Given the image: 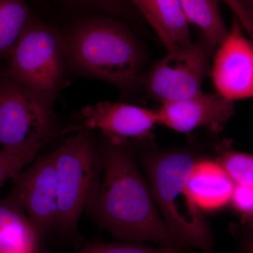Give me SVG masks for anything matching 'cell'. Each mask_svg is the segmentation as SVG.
Masks as SVG:
<instances>
[{
	"mask_svg": "<svg viewBox=\"0 0 253 253\" xmlns=\"http://www.w3.org/2000/svg\"><path fill=\"white\" fill-rule=\"evenodd\" d=\"M197 159L186 150H172L144 156L142 163L158 211L172 236L186 247L212 253L207 223L187 185L190 170Z\"/></svg>",
	"mask_w": 253,
	"mask_h": 253,
	"instance_id": "cell-3",
	"label": "cell"
},
{
	"mask_svg": "<svg viewBox=\"0 0 253 253\" xmlns=\"http://www.w3.org/2000/svg\"><path fill=\"white\" fill-rule=\"evenodd\" d=\"M40 242L15 191L0 200V253H39Z\"/></svg>",
	"mask_w": 253,
	"mask_h": 253,
	"instance_id": "cell-14",
	"label": "cell"
},
{
	"mask_svg": "<svg viewBox=\"0 0 253 253\" xmlns=\"http://www.w3.org/2000/svg\"><path fill=\"white\" fill-rule=\"evenodd\" d=\"M99 147L102 171L86 209L95 222L126 242L186 248L168 229L127 144L104 139Z\"/></svg>",
	"mask_w": 253,
	"mask_h": 253,
	"instance_id": "cell-1",
	"label": "cell"
},
{
	"mask_svg": "<svg viewBox=\"0 0 253 253\" xmlns=\"http://www.w3.org/2000/svg\"><path fill=\"white\" fill-rule=\"evenodd\" d=\"M67 66L126 90L144 83L146 56L127 28L102 17L83 20L64 34Z\"/></svg>",
	"mask_w": 253,
	"mask_h": 253,
	"instance_id": "cell-2",
	"label": "cell"
},
{
	"mask_svg": "<svg viewBox=\"0 0 253 253\" xmlns=\"http://www.w3.org/2000/svg\"><path fill=\"white\" fill-rule=\"evenodd\" d=\"M187 185L191 197L202 211H216L229 204L235 187L220 163L201 158L190 170Z\"/></svg>",
	"mask_w": 253,
	"mask_h": 253,
	"instance_id": "cell-12",
	"label": "cell"
},
{
	"mask_svg": "<svg viewBox=\"0 0 253 253\" xmlns=\"http://www.w3.org/2000/svg\"><path fill=\"white\" fill-rule=\"evenodd\" d=\"M218 0H179L189 23L201 30L203 40L212 49L225 39L228 31L217 4Z\"/></svg>",
	"mask_w": 253,
	"mask_h": 253,
	"instance_id": "cell-15",
	"label": "cell"
},
{
	"mask_svg": "<svg viewBox=\"0 0 253 253\" xmlns=\"http://www.w3.org/2000/svg\"><path fill=\"white\" fill-rule=\"evenodd\" d=\"M244 219L246 224L253 231V213L249 215L245 216Z\"/></svg>",
	"mask_w": 253,
	"mask_h": 253,
	"instance_id": "cell-24",
	"label": "cell"
},
{
	"mask_svg": "<svg viewBox=\"0 0 253 253\" xmlns=\"http://www.w3.org/2000/svg\"><path fill=\"white\" fill-rule=\"evenodd\" d=\"M242 28L234 18L210 71L217 93L233 101L253 98V42Z\"/></svg>",
	"mask_w": 253,
	"mask_h": 253,
	"instance_id": "cell-9",
	"label": "cell"
},
{
	"mask_svg": "<svg viewBox=\"0 0 253 253\" xmlns=\"http://www.w3.org/2000/svg\"><path fill=\"white\" fill-rule=\"evenodd\" d=\"M231 204L245 216L253 213V186L236 185Z\"/></svg>",
	"mask_w": 253,
	"mask_h": 253,
	"instance_id": "cell-20",
	"label": "cell"
},
{
	"mask_svg": "<svg viewBox=\"0 0 253 253\" xmlns=\"http://www.w3.org/2000/svg\"><path fill=\"white\" fill-rule=\"evenodd\" d=\"M14 191L40 240L56 229L59 183L54 151L37 158L12 177Z\"/></svg>",
	"mask_w": 253,
	"mask_h": 253,
	"instance_id": "cell-8",
	"label": "cell"
},
{
	"mask_svg": "<svg viewBox=\"0 0 253 253\" xmlns=\"http://www.w3.org/2000/svg\"><path fill=\"white\" fill-rule=\"evenodd\" d=\"M168 51L191 42L189 22L179 0H131Z\"/></svg>",
	"mask_w": 253,
	"mask_h": 253,
	"instance_id": "cell-13",
	"label": "cell"
},
{
	"mask_svg": "<svg viewBox=\"0 0 253 253\" xmlns=\"http://www.w3.org/2000/svg\"><path fill=\"white\" fill-rule=\"evenodd\" d=\"M48 142H41L18 149H0V187L24 169Z\"/></svg>",
	"mask_w": 253,
	"mask_h": 253,
	"instance_id": "cell-18",
	"label": "cell"
},
{
	"mask_svg": "<svg viewBox=\"0 0 253 253\" xmlns=\"http://www.w3.org/2000/svg\"><path fill=\"white\" fill-rule=\"evenodd\" d=\"M8 57L5 76L54 102L67 67L64 34L32 17Z\"/></svg>",
	"mask_w": 253,
	"mask_h": 253,
	"instance_id": "cell-5",
	"label": "cell"
},
{
	"mask_svg": "<svg viewBox=\"0 0 253 253\" xmlns=\"http://www.w3.org/2000/svg\"><path fill=\"white\" fill-rule=\"evenodd\" d=\"M212 50L202 40L168 51L146 73L143 84L149 97L163 104L202 91Z\"/></svg>",
	"mask_w": 253,
	"mask_h": 253,
	"instance_id": "cell-7",
	"label": "cell"
},
{
	"mask_svg": "<svg viewBox=\"0 0 253 253\" xmlns=\"http://www.w3.org/2000/svg\"><path fill=\"white\" fill-rule=\"evenodd\" d=\"M76 253H190L186 248L162 246L151 248L141 243H96L88 245Z\"/></svg>",
	"mask_w": 253,
	"mask_h": 253,
	"instance_id": "cell-19",
	"label": "cell"
},
{
	"mask_svg": "<svg viewBox=\"0 0 253 253\" xmlns=\"http://www.w3.org/2000/svg\"><path fill=\"white\" fill-rule=\"evenodd\" d=\"M80 118L84 128L99 131L104 139L116 144L147 140L158 125L156 109L108 101L85 106Z\"/></svg>",
	"mask_w": 253,
	"mask_h": 253,
	"instance_id": "cell-10",
	"label": "cell"
},
{
	"mask_svg": "<svg viewBox=\"0 0 253 253\" xmlns=\"http://www.w3.org/2000/svg\"><path fill=\"white\" fill-rule=\"evenodd\" d=\"M241 253H253V231L251 230V235L246 240L244 248Z\"/></svg>",
	"mask_w": 253,
	"mask_h": 253,
	"instance_id": "cell-22",
	"label": "cell"
},
{
	"mask_svg": "<svg viewBox=\"0 0 253 253\" xmlns=\"http://www.w3.org/2000/svg\"><path fill=\"white\" fill-rule=\"evenodd\" d=\"M218 162L236 185L253 186V156L226 149H218Z\"/></svg>",
	"mask_w": 253,
	"mask_h": 253,
	"instance_id": "cell-17",
	"label": "cell"
},
{
	"mask_svg": "<svg viewBox=\"0 0 253 253\" xmlns=\"http://www.w3.org/2000/svg\"><path fill=\"white\" fill-rule=\"evenodd\" d=\"M54 153L59 183L56 230L70 235L76 231L99 184L102 171L101 153L94 131L85 128L70 136Z\"/></svg>",
	"mask_w": 253,
	"mask_h": 253,
	"instance_id": "cell-4",
	"label": "cell"
},
{
	"mask_svg": "<svg viewBox=\"0 0 253 253\" xmlns=\"http://www.w3.org/2000/svg\"><path fill=\"white\" fill-rule=\"evenodd\" d=\"M81 1H87V2H92L96 4V3L102 2V1H108V0H81Z\"/></svg>",
	"mask_w": 253,
	"mask_h": 253,
	"instance_id": "cell-25",
	"label": "cell"
},
{
	"mask_svg": "<svg viewBox=\"0 0 253 253\" xmlns=\"http://www.w3.org/2000/svg\"><path fill=\"white\" fill-rule=\"evenodd\" d=\"M156 111L158 125L178 132L206 127L219 133L234 114V105L217 92L201 91L186 99L163 103Z\"/></svg>",
	"mask_w": 253,
	"mask_h": 253,
	"instance_id": "cell-11",
	"label": "cell"
},
{
	"mask_svg": "<svg viewBox=\"0 0 253 253\" xmlns=\"http://www.w3.org/2000/svg\"><path fill=\"white\" fill-rule=\"evenodd\" d=\"M244 1L253 26V0H244Z\"/></svg>",
	"mask_w": 253,
	"mask_h": 253,
	"instance_id": "cell-23",
	"label": "cell"
},
{
	"mask_svg": "<svg viewBox=\"0 0 253 253\" xmlns=\"http://www.w3.org/2000/svg\"><path fill=\"white\" fill-rule=\"evenodd\" d=\"M31 18L24 0H0V58L9 56Z\"/></svg>",
	"mask_w": 253,
	"mask_h": 253,
	"instance_id": "cell-16",
	"label": "cell"
},
{
	"mask_svg": "<svg viewBox=\"0 0 253 253\" xmlns=\"http://www.w3.org/2000/svg\"><path fill=\"white\" fill-rule=\"evenodd\" d=\"M57 134L53 103L9 76L0 81V146L18 149Z\"/></svg>",
	"mask_w": 253,
	"mask_h": 253,
	"instance_id": "cell-6",
	"label": "cell"
},
{
	"mask_svg": "<svg viewBox=\"0 0 253 253\" xmlns=\"http://www.w3.org/2000/svg\"><path fill=\"white\" fill-rule=\"evenodd\" d=\"M225 3L236 15V18L241 23L245 31L249 33L251 41L253 42V26L249 13L244 4V0H220Z\"/></svg>",
	"mask_w": 253,
	"mask_h": 253,
	"instance_id": "cell-21",
	"label": "cell"
}]
</instances>
